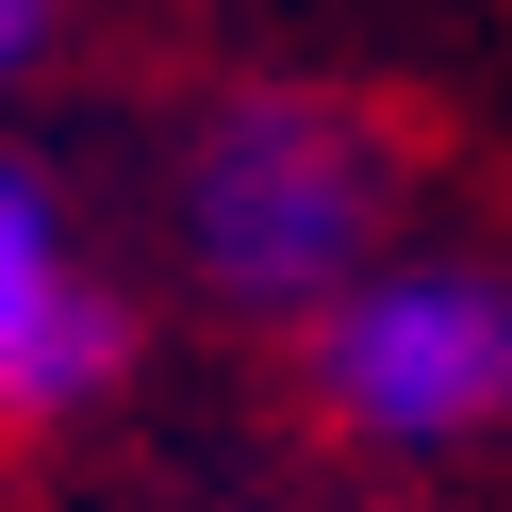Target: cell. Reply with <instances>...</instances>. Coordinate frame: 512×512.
<instances>
[{
  "label": "cell",
  "mask_w": 512,
  "mask_h": 512,
  "mask_svg": "<svg viewBox=\"0 0 512 512\" xmlns=\"http://www.w3.org/2000/svg\"><path fill=\"white\" fill-rule=\"evenodd\" d=\"M133 380V314L67 265V199L0 166V430H67Z\"/></svg>",
  "instance_id": "cell-3"
},
{
  "label": "cell",
  "mask_w": 512,
  "mask_h": 512,
  "mask_svg": "<svg viewBox=\"0 0 512 512\" xmlns=\"http://www.w3.org/2000/svg\"><path fill=\"white\" fill-rule=\"evenodd\" d=\"M34 34H50V0H0V83L34 67Z\"/></svg>",
  "instance_id": "cell-4"
},
{
  "label": "cell",
  "mask_w": 512,
  "mask_h": 512,
  "mask_svg": "<svg viewBox=\"0 0 512 512\" xmlns=\"http://www.w3.org/2000/svg\"><path fill=\"white\" fill-rule=\"evenodd\" d=\"M314 397L364 446H463L512 413V281L496 265H364L314 314Z\"/></svg>",
  "instance_id": "cell-2"
},
{
  "label": "cell",
  "mask_w": 512,
  "mask_h": 512,
  "mask_svg": "<svg viewBox=\"0 0 512 512\" xmlns=\"http://www.w3.org/2000/svg\"><path fill=\"white\" fill-rule=\"evenodd\" d=\"M380 215H397V149L364 100H314V83H248L182 149V248L248 314H331L380 265Z\"/></svg>",
  "instance_id": "cell-1"
}]
</instances>
